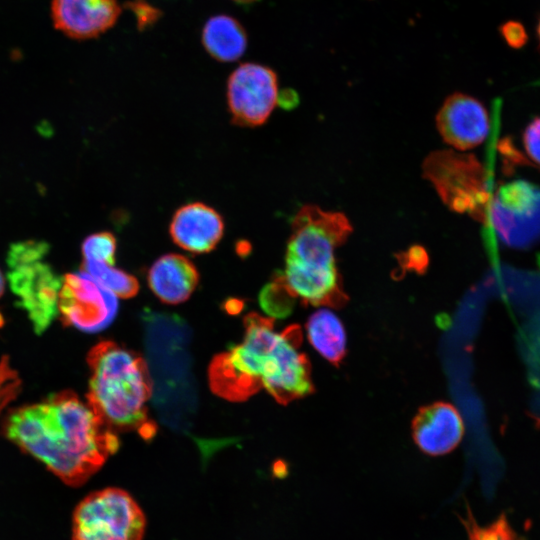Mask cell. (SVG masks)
Returning <instances> with one entry per match:
<instances>
[{
    "instance_id": "cell-1",
    "label": "cell",
    "mask_w": 540,
    "mask_h": 540,
    "mask_svg": "<svg viewBox=\"0 0 540 540\" xmlns=\"http://www.w3.org/2000/svg\"><path fill=\"white\" fill-rule=\"evenodd\" d=\"M5 437L43 463L65 484H84L119 448L117 434L72 391L11 410Z\"/></svg>"
},
{
    "instance_id": "cell-2",
    "label": "cell",
    "mask_w": 540,
    "mask_h": 540,
    "mask_svg": "<svg viewBox=\"0 0 540 540\" xmlns=\"http://www.w3.org/2000/svg\"><path fill=\"white\" fill-rule=\"evenodd\" d=\"M244 329L242 342L215 355L209 365V385L216 395L241 402L264 388L286 405L314 391L309 359L299 351V325L277 332L272 317L251 312L244 317Z\"/></svg>"
},
{
    "instance_id": "cell-3",
    "label": "cell",
    "mask_w": 540,
    "mask_h": 540,
    "mask_svg": "<svg viewBox=\"0 0 540 540\" xmlns=\"http://www.w3.org/2000/svg\"><path fill=\"white\" fill-rule=\"evenodd\" d=\"M87 363L89 405L115 433L135 431L151 440L157 426L148 414L153 383L146 360L114 341H101L88 352Z\"/></svg>"
},
{
    "instance_id": "cell-4",
    "label": "cell",
    "mask_w": 540,
    "mask_h": 540,
    "mask_svg": "<svg viewBox=\"0 0 540 540\" xmlns=\"http://www.w3.org/2000/svg\"><path fill=\"white\" fill-rule=\"evenodd\" d=\"M142 321L154 408L166 426L186 432L198 405L190 327L178 315L149 309L143 311Z\"/></svg>"
},
{
    "instance_id": "cell-5",
    "label": "cell",
    "mask_w": 540,
    "mask_h": 540,
    "mask_svg": "<svg viewBox=\"0 0 540 540\" xmlns=\"http://www.w3.org/2000/svg\"><path fill=\"white\" fill-rule=\"evenodd\" d=\"M49 245L27 240L10 246L7 278L17 298L16 304L27 314L36 334H42L58 315L62 279L44 261Z\"/></svg>"
},
{
    "instance_id": "cell-6",
    "label": "cell",
    "mask_w": 540,
    "mask_h": 540,
    "mask_svg": "<svg viewBox=\"0 0 540 540\" xmlns=\"http://www.w3.org/2000/svg\"><path fill=\"white\" fill-rule=\"evenodd\" d=\"M423 176L450 210L486 223L492 195L483 164L471 153L454 149L430 153Z\"/></svg>"
},
{
    "instance_id": "cell-7",
    "label": "cell",
    "mask_w": 540,
    "mask_h": 540,
    "mask_svg": "<svg viewBox=\"0 0 540 540\" xmlns=\"http://www.w3.org/2000/svg\"><path fill=\"white\" fill-rule=\"evenodd\" d=\"M145 515L126 491L105 488L87 495L72 519L73 540H142Z\"/></svg>"
},
{
    "instance_id": "cell-8",
    "label": "cell",
    "mask_w": 540,
    "mask_h": 540,
    "mask_svg": "<svg viewBox=\"0 0 540 540\" xmlns=\"http://www.w3.org/2000/svg\"><path fill=\"white\" fill-rule=\"evenodd\" d=\"M352 231L345 214L305 205L292 220L285 262L315 269L337 268L336 249L346 242Z\"/></svg>"
},
{
    "instance_id": "cell-9",
    "label": "cell",
    "mask_w": 540,
    "mask_h": 540,
    "mask_svg": "<svg viewBox=\"0 0 540 540\" xmlns=\"http://www.w3.org/2000/svg\"><path fill=\"white\" fill-rule=\"evenodd\" d=\"M487 222L508 247L526 249L540 241V187L517 179L492 195Z\"/></svg>"
},
{
    "instance_id": "cell-10",
    "label": "cell",
    "mask_w": 540,
    "mask_h": 540,
    "mask_svg": "<svg viewBox=\"0 0 540 540\" xmlns=\"http://www.w3.org/2000/svg\"><path fill=\"white\" fill-rule=\"evenodd\" d=\"M118 308L117 296L85 271L63 277L58 315L66 326L99 332L111 325Z\"/></svg>"
},
{
    "instance_id": "cell-11",
    "label": "cell",
    "mask_w": 540,
    "mask_h": 540,
    "mask_svg": "<svg viewBox=\"0 0 540 540\" xmlns=\"http://www.w3.org/2000/svg\"><path fill=\"white\" fill-rule=\"evenodd\" d=\"M278 100V78L270 67L243 63L228 78L227 102L235 125H262Z\"/></svg>"
},
{
    "instance_id": "cell-12",
    "label": "cell",
    "mask_w": 540,
    "mask_h": 540,
    "mask_svg": "<svg viewBox=\"0 0 540 540\" xmlns=\"http://www.w3.org/2000/svg\"><path fill=\"white\" fill-rule=\"evenodd\" d=\"M436 127L443 141L458 151L482 144L490 131V118L484 104L473 96L455 92L442 103Z\"/></svg>"
},
{
    "instance_id": "cell-13",
    "label": "cell",
    "mask_w": 540,
    "mask_h": 540,
    "mask_svg": "<svg viewBox=\"0 0 540 540\" xmlns=\"http://www.w3.org/2000/svg\"><path fill=\"white\" fill-rule=\"evenodd\" d=\"M121 13L117 0H52L54 27L66 36L86 40L113 27Z\"/></svg>"
},
{
    "instance_id": "cell-14",
    "label": "cell",
    "mask_w": 540,
    "mask_h": 540,
    "mask_svg": "<svg viewBox=\"0 0 540 540\" xmlns=\"http://www.w3.org/2000/svg\"><path fill=\"white\" fill-rule=\"evenodd\" d=\"M412 437L427 455L439 456L454 450L464 435L458 410L447 402H434L418 410L412 420Z\"/></svg>"
},
{
    "instance_id": "cell-15",
    "label": "cell",
    "mask_w": 540,
    "mask_h": 540,
    "mask_svg": "<svg viewBox=\"0 0 540 540\" xmlns=\"http://www.w3.org/2000/svg\"><path fill=\"white\" fill-rule=\"evenodd\" d=\"M169 232L173 242L182 249L203 254L212 251L220 242L224 222L212 207L194 202L180 207L174 213Z\"/></svg>"
},
{
    "instance_id": "cell-16",
    "label": "cell",
    "mask_w": 540,
    "mask_h": 540,
    "mask_svg": "<svg viewBox=\"0 0 540 540\" xmlns=\"http://www.w3.org/2000/svg\"><path fill=\"white\" fill-rule=\"evenodd\" d=\"M147 279L150 289L162 302L175 305L192 295L199 282V273L187 257L169 253L151 265Z\"/></svg>"
},
{
    "instance_id": "cell-17",
    "label": "cell",
    "mask_w": 540,
    "mask_h": 540,
    "mask_svg": "<svg viewBox=\"0 0 540 540\" xmlns=\"http://www.w3.org/2000/svg\"><path fill=\"white\" fill-rule=\"evenodd\" d=\"M202 43L212 58L220 62H232L244 54L247 34L235 18L225 14L215 15L203 27Z\"/></svg>"
},
{
    "instance_id": "cell-18",
    "label": "cell",
    "mask_w": 540,
    "mask_h": 540,
    "mask_svg": "<svg viewBox=\"0 0 540 540\" xmlns=\"http://www.w3.org/2000/svg\"><path fill=\"white\" fill-rule=\"evenodd\" d=\"M307 338L314 349L337 366L346 354V333L337 315L329 309L314 312L306 323Z\"/></svg>"
},
{
    "instance_id": "cell-19",
    "label": "cell",
    "mask_w": 540,
    "mask_h": 540,
    "mask_svg": "<svg viewBox=\"0 0 540 540\" xmlns=\"http://www.w3.org/2000/svg\"><path fill=\"white\" fill-rule=\"evenodd\" d=\"M82 270L91 275L117 297L131 298L139 291L137 279L125 271L102 262L83 261Z\"/></svg>"
},
{
    "instance_id": "cell-20",
    "label": "cell",
    "mask_w": 540,
    "mask_h": 540,
    "mask_svg": "<svg viewBox=\"0 0 540 540\" xmlns=\"http://www.w3.org/2000/svg\"><path fill=\"white\" fill-rule=\"evenodd\" d=\"M295 299L284 282L281 272L277 273L259 294L262 309L270 316L277 318L286 317L292 311Z\"/></svg>"
},
{
    "instance_id": "cell-21",
    "label": "cell",
    "mask_w": 540,
    "mask_h": 540,
    "mask_svg": "<svg viewBox=\"0 0 540 540\" xmlns=\"http://www.w3.org/2000/svg\"><path fill=\"white\" fill-rule=\"evenodd\" d=\"M116 239L110 232L89 235L81 245L84 261L115 264Z\"/></svg>"
},
{
    "instance_id": "cell-22",
    "label": "cell",
    "mask_w": 540,
    "mask_h": 540,
    "mask_svg": "<svg viewBox=\"0 0 540 540\" xmlns=\"http://www.w3.org/2000/svg\"><path fill=\"white\" fill-rule=\"evenodd\" d=\"M525 152L536 168H540V117L534 118L523 131Z\"/></svg>"
},
{
    "instance_id": "cell-23",
    "label": "cell",
    "mask_w": 540,
    "mask_h": 540,
    "mask_svg": "<svg viewBox=\"0 0 540 540\" xmlns=\"http://www.w3.org/2000/svg\"><path fill=\"white\" fill-rule=\"evenodd\" d=\"M470 540H511L512 531L505 519H499L491 527H469Z\"/></svg>"
},
{
    "instance_id": "cell-24",
    "label": "cell",
    "mask_w": 540,
    "mask_h": 540,
    "mask_svg": "<svg viewBox=\"0 0 540 540\" xmlns=\"http://www.w3.org/2000/svg\"><path fill=\"white\" fill-rule=\"evenodd\" d=\"M500 31L507 44L513 48H520L527 41L526 31L518 22H506L501 26Z\"/></svg>"
},
{
    "instance_id": "cell-25",
    "label": "cell",
    "mask_w": 540,
    "mask_h": 540,
    "mask_svg": "<svg viewBox=\"0 0 540 540\" xmlns=\"http://www.w3.org/2000/svg\"><path fill=\"white\" fill-rule=\"evenodd\" d=\"M4 289H5V280H4V276L0 270V297L2 296L3 292H4Z\"/></svg>"
},
{
    "instance_id": "cell-26",
    "label": "cell",
    "mask_w": 540,
    "mask_h": 540,
    "mask_svg": "<svg viewBox=\"0 0 540 540\" xmlns=\"http://www.w3.org/2000/svg\"><path fill=\"white\" fill-rule=\"evenodd\" d=\"M233 1L239 4H250L259 0H233Z\"/></svg>"
},
{
    "instance_id": "cell-27",
    "label": "cell",
    "mask_w": 540,
    "mask_h": 540,
    "mask_svg": "<svg viewBox=\"0 0 540 540\" xmlns=\"http://www.w3.org/2000/svg\"><path fill=\"white\" fill-rule=\"evenodd\" d=\"M538 34H539V37H540V22H539V25H538Z\"/></svg>"
},
{
    "instance_id": "cell-28",
    "label": "cell",
    "mask_w": 540,
    "mask_h": 540,
    "mask_svg": "<svg viewBox=\"0 0 540 540\" xmlns=\"http://www.w3.org/2000/svg\"><path fill=\"white\" fill-rule=\"evenodd\" d=\"M2 320H3V319H2V316H1V314H0V325H1Z\"/></svg>"
},
{
    "instance_id": "cell-29",
    "label": "cell",
    "mask_w": 540,
    "mask_h": 540,
    "mask_svg": "<svg viewBox=\"0 0 540 540\" xmlns=\"http://www.w3.org/2000/svg\"><path fill=\"white\" fill-rule=\"evenodd\" d=\"M539 266H540V257H539Z\"/></svg>"
}]
</instances>
